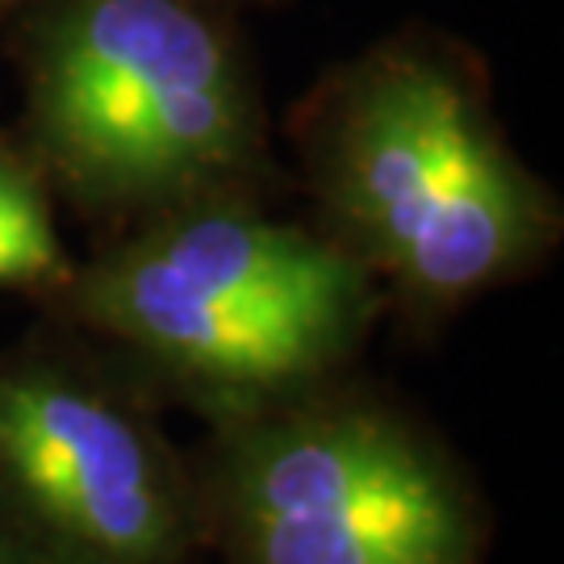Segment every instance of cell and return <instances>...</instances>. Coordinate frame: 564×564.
Instances as JSON below:
<instances>
[{"label":"cell","instance_id":"cell-1","mask_svg":"<svg viewBox=\"0 0 564 564\" xmlns=\"http://www.w3.org/2000/svg\"><path fill=\"white\" fill-rule=\"evenodd\" d=\"M63 160L118 188H155L235 160L239 84L218 34L176 0H80L42 67Z\"/></svg>","mask_w":564,"mask_h":564},{"label":"cell","instance_id":"cell-2","mask_svg":"<svg viewBox=\"0 0 564 564\" xmlns=\"http://www.w3.org/2000/svg\"><path fill=\"white\" fill-rule=\"evenodd\" d=\"M351 205L423 289L460 293L523 239V193L460 88L402 67L368 88L347 142Z\"/></svg>","mask_w":564,"mask_h":564},{"label":"cell","instance_id":"cell-3","mask_svg":"<svg viewBox=\"0 0 564 564\" xmlns=\"http://www.w3.org/2000/svg\"><path fill=\"white\" fill-rule=\"evenodd\" d=\"M260 564H464L440 477L377 423H323L263 452L247 485Z\"/></svg>","mask_w":564,"mask_h":564},{"label":"cell","instance_id":"cell-4","mask_svg":"<svg viewBox=\"0 0 564 564\" xmlns=\"http://www.w3.org/2000/svg\"><path fill=\"white\" fill-rule=\"evenodd\" d=\"M0 460L51 523L84 544L142 556L163 540V502L134 431L51 381L0 393Z\"/></svg>","mask_w":564,"mask_h":564},{"label":"cell","instance_id":"cell-5","mask_svg":"<svg viewBox=\"0 0 564 564\" xmlns=\"http://www.w3.org/2000/svg\"><path fill=\"white\" fill-rule=\"evenodd\" d=\"M101 297L121 326L172 360L226 381H284L310 368L326 347V335L310 326L247 310L193 284L151 247L109 276Z\"/></svg>","mask_w":564,"mask_h":564},{"label":"cell","instance_id":"cell-6","mask_svg":"<svg viewBox=\"0 0 564 564\" xmlns=\"http://www.w3.org/2000/svg\"><path fill=\"white\" fill-rule=\"evenodd\" d=\"M151 251L226 302L310 326L326 339L343 326L356 297V272L343 256L297 230L256 218L209 214L176 226Z\"/></svg>","mask_w":564,"mask_h":564},{"label":"cell","instance_id":"cell-7","mask_svg":"<svg viewBox=\"0 0 564 564\" xmlns=\"http://www.w3.org/2000/svg\"><path fill=\"white\" fill-rule=\"evenodd\" d=\"M59 268V239L34 184L0 163V284L34 281Z\"/></svg>","mask_w":564,"mask_h":564}]
</instances>
